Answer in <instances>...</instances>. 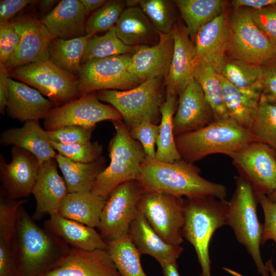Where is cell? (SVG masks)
I'll list each match as a JSON object with an SVG mask.
<instances>
[{
	"label": "cell",
	"instance_id": "f907efd6",
	"mask_svg": "<svg viewBox=\"0 0 276 276\" xmlns=\"http://www.w3.org/2000/svg\"><path fill=\"white\" fill-rule=\"evenodd\" d=\"M9 72L0 64V112L4 114L6 111L8 98V79Z\"/></svg>",
	"mask_w": 276,
	"mask_h": 276
},
{
	"label": "cell",
	"instance_id": "f5cc1de1",
	"mask_svg": "<svg viewBox=\"0 0 276 276\" xmlns=\"http://www.w3.org/2000/svg\"><path fill=\"white\" fill-rule=\"evenodd\" d=\"M164 276H180L176 261L160 265Z\"/></svg>",
	"mask_w": 276,
	"mask_h": 276
},
{
	"label": "cell",
	"instance_id": "ba28073f",
	"mask_svg": "<svg viewBox=\"0 0 276 276\" xmlns=\"http://www.w3.org/2000/svg\"><path fill=\"white\" fill-rule=\"evenodd\" d=\"M251 10L244 7L233 8L227 14L226 54L232 59L263 65L276 58V46L257 27Z\"/></svg>",
	"mask_w": 276,
	"mask_h": 276
},
{
	"label": "cell",
	"instance_id": "cb8c5ba5",
	"mask_svg": "<svg viewBox=\"0 0 276 276\" xmlns=\"http://www.w3.org/2000/svg\"><path fill=\"white\" fill-rule=\"evenodd\" d=\"M88 13L80 0H62L40 20L53 39L85 36Z\"/></svg>",
	"mask_w": 276,
	"mask_h": 276
},
{
	"label": "cell",
	"instance_id": "9a60e30c",
	"mask_svg": "<svg viewBox=\"0 0 276 276\" xmlns=\"http://www.w3.org/2000/svg\"><path fill=\"white\" fill-rule=\"evenodd\" d=\"M20 37L13 57L3 66L9 72L21 65L49 58V47L52 37L40 19L32 14L24 15L11 20Z\"/></svg>",
	"mask_w": 276,
	"mask_h": 276
},
{
	"label": "cell",
	"instance_id": "6da1fadb",
	"mask_svg": "<svg viewBox=\"0 0 276 276\" xmlns=\"http://www.w3.org/2000/svg\"><path fill=\"white\" fill-rule=\"evenodd\" d=\"M13 248L18 276H43L71 247L38 226L22 205L18 212Z\"/></svg>",
	"mask_w": 276,
	"mask_h": 276
},
{
	"label": "cell",
	"instance_id": "60d3db41",
	"mask_svg": "<svg viewBox=\"0 0 276 276\" xmlns=\"http://www.w3.org/2000/svg\"><path fill=\"white\" fill-rule=\"evenodd\" d=\"M139 7L158 32H171L177 20L171 1L140 0Z\"/></svg>",
	"mask_w": 276,
	"mask_h": 276
},
{
	"label": "cell",
	"instance_id": "f35d334b",
	"mask_svg": "<svg viewBox=\"0 0 276 276\" xmlns=\"http://www.w3.org/2000/svg\"><path fill=\"white\" fill-rule=\"evenodd\" d=\"M249 131L259 142L276 151V104L269 102L262 94Z\"/></svg>",
	"mask_w": 276,
	"mask_h": 276
},
{
	"label": "cell",
	"instance_id": "e575fe53",
	"mask_svg": "<svg viewBox=\"0 0 276 276\" xmlns=\"http://www.w3.org/2000/svg\"><path fill=\"white\" fill-rule=\"evenodd\" d=\"M193 78L200 85L211 106L215 120L230 118L224 101L222 86L215 69L196 61Z\"/></svg>",
	"mask_w": 276,
	"mask_h": 276
},
{
	"label": "cell",
	"instance_id": "db71d44e",
	"mask_svg": "<svg viewBox=\"0 0 276 276\" xmlns=\"http://www.w3.org/2000/svg\"><path fill=\"white\" fill-rule=\"evenodd\" d=\"M88 13L94 12L101 8L106 2V0H80Z\"/></svg>",
	"mask_w": 276,
	"mask_h": 276
},
{
	"label": "cell",
	"instance_id": "d6a6232c",
	"mask_svg": "<svg viewBox=\"0 0 276 276\" xmlns=\"http://www.w3.org/2000/svg\"><path fill=\"white\" fill-rule=\"evenodd\" d=\"M173 2L192 40L201 28L224 11L225 2L221 0H176Z\"/></svg>",
	"mask_w": 276,
	"mask_h": 276
},
{
	"label": "cell",
	"instance_id": "4dcf8cb0",
	"mask_svg": "<svg viewBox=\"0 0 276 276\" xmlns=\"http://www.w3.org/2000/svg\"><path fill=\"white\" fill-rule=\"evenodd\" d=\"M178 99L177 95L166 88V99L160 107L161 119L156 144L155 159L159 162L172 163L181 159L176 147L173 128Z\"/></svg>",
	"mask_w": 276,
	"mask_h": 276
},
{
	"label": "cell",
	"instance_id": "f546056e",
	"mask_svg": "<svg viewBox=\"0 0 276 276\" xmlns=\"http://www.w3.org/2000/svg\"><path fill=\"white\" fill-rule=\"evenodd\" d=\"M106 200L91 191L68 193L58 212L60 216L98 228Z\"/></svg>",
	"mask_w": 276,
	"mask_h": 276
},
{
	"label": "cell",
	"instance_id": "8d00e7d4",
	"mask_svg": "<svg viewBox=\"0 0 276 276\" xmlns=\"http://www.w3.org/2000/svg\"><path fill=\"white\" fill-rule=\"evenodd\" d=\"M136 47L125 44L118 37L114 26L103 35H94L89 40L81 60V65L93 59L116 55H131Z\"/></svg>",
	"mask_w": 276,
	"mask_h": 276
},
{
	"label": "cell",
	"instance_id": "4fadbf2b",
	"mask_svg": "<svg viewBox=\"0 0 276 276\" xmlns=\"http://www.w3.org/2000/svg\"><path fill=\"white\" fill-rule=\"evenodd\" d=\"M106 120H122V117L116 108L102 103L97 93L93 92L53 108L44 119L43 126L46 131L68 125L94 128L98 123Z\"/></svg>",
	"mask_w": 276,
	"mask_h": 276
},
{
	"label": "cell",
	"instance_id": "2e32d148",
	"mask_svg": "<svg viewBox=\"0 0 276 276\" xmlns=\"http://www.w3.org/2000/svg\"><path fill=\"white\" fill-rule=\"evenodd\" d=\"M12 160L7 163L0 156V179L3 190L11 198L19 199L28 197L38 176L40 164L29 151L13 147Z\"/></svg>",
	"mask_w": 276,
	"mask_h": 276
},
{
	"label": "cell",
	"instance_id": "ee69618b",
	"mask_svg": "<svg viewBox=\"0 0 276 276\" xmlns=\"http://www.w3.org/2000/svg\"><path fill=\"white\" fill-rule=\"evenodd\" d=\"M159 131V125L144 122L129 130L130 136L139 142L147 157L155 158V145Z\"/></svg>",
	"mask_w": 276,
	"mask_h": 276
},
{
	"label": "cell",
	"instance_id": "7c38bea8",
	"mask_svg": "<svg viewBox=\"0 0 276 276\" xmlns=\"http://www.w3.org/2000/svg\"><path fill=\"white\" fill-rule=\"evenodd\" d=\"M144 192L136 180L117 187L106 201L98 229L106 243L128 234L138 212V204Z\"/></svg>",
	"mask_w": 276,
	"mask_h": 276
},
{
	"label": "cell",
	"instance_id": "e0dca14e",
	"mask_svg": "<svg viewBox=\"0 0 276 276\" xmlns=\"http://www.w3.org/2000/svg\"><path fill=\"white\" fill-rule=\"evenodd\" d=\"M178 96L173 120L175 136L200 129L215 120L212 108L194 78Z\"/></svg>",
	"mask_w": 276,
	"mask_h": 276
},
{
	"label": "cell",
	"instance_id": "7a4b0ae2",
	"mask_svg": "<svg viewBox=\"0 0 276 276\" xmlns=\"http://www.w3.org/2000/svg\"><path fill=\"white\" fill-rule=\"evenodd\" d=\"M144 191H154L186 198L213 196L225 199V186L202 177L200 170L183 159L164 163L146 156L136 180Z\"/></svg>",
	"mask_w": 276,
	"mask_h": 276
},
{
	"label": "cell",
	"instance_id": "8992f818",
	"mask_svg": "<svg viewBox=\"0 0 276 276\" xmlns=\"http://www.w3.org/2000/svg\"><path fill=\"white\" fill-rule=\"evenodd\" d=\"M236 189L228 204L227 225L233 230L238 242L251 258L261 276H269L261 256L260 246L263 224L257 213V193L252 185L241 176L236 179Z\"/></svg>",
	"mask_w": 276,
	"mask_h": 276
},
{
	"label": "cell",
	"instance_id": "484cf974",
	"mask_svg": "<svg viewBox=\"0 0 276 276\" xmlns=\"http://www.w3.org/2000/svg\"><path fill=\"white\" fill-rule=\"evenodd\" d=\"M44 228L71 248L83 250L107 249V243L95 228L58 213L50 216L44 223Z\"/></svg>",
	"mask_w": 276,
	"mask_h": 276
},
{
	"label": "cell",
	"instance_id": "bcb514c9",
	"mask_svg": "<svg viewBox=\"0 0 276 276\" xmlns=\"http://www.w3.org/2000/svg\"><path fill=\"white\" fill-rule=\"evenodd\" d=\"M257 193L264 216L261 244L264 245L267 241L272 240L276 245V202L264 194Z\"/></svg>",
	"mask_w": 276,
	"mask_h": 276
},
{
	"label": "cell",
	"instance_id": "ab89813d",
	"mask_svg": "<svg viewBox=\"0 0 276 276\" xmlns=\"http://www.w3.org/2000/svg\"><path fill=\"white\" fill-rule=\"evenodd\" d=\"M126 7L125 1H106L101 8L87 18L86 34L94 35L99 32L108 31L116 25Z\"/></svg>",
	"mask_w": 276,
	"mask_h": 276
},
{
	"label": "cell",
	"instance_id": "f1b7e54d",
	"mask_svg": "<svg viewBox=\"0 0 276 276\" xmlns=\"http://www.w3.org/2000/svg\"><path fill=\"white\" fill-rule=\"evenodd\" d=\"M222 86L225 105L231 118L249 130L261 94V86L241 89L218 73Z\"/></svg>",
	"mask_w": 276,
	"mask_h": 276
},
{
	"label": "cell",
	"instance_id": "d6986e66",
	"mask_svg": "<svg viewBox=\"0 0 276 276\" xmlns=\"http://www.w3.org/2000/svg\"><path fill=\"white\" fill-rule=\"evenodd\" d=\"M174 47L170 69L164 84L178 96L193 78L195 48L183 22L177 19L171 31Z\"/></svg>",
	"mask_w": 276,
	"mask_h": 276
},
{
	"label": "cell",
	"instance_id": "680465c9",
	"mask_svg": "<svg viewBox=\"0 0 276 276\" xmlns=\"http://www.w3.org/2000/svg\"><path fill=\"white\" fill-rule=\"evenodd\" d=\"M268 196L271 199L276 202V189L270 195H268Z\"/></svg>",
	"mask_w": 276,
	"mask_h": 276
},
{
	"label": "cell",
	"instance_id": "7dc6e473",
	"mask_svg": "<svg viewBox=\"0 0 276 276\" xmlns=\"http://www.w3.org/2000/svg\"><path fill=\"white\" fill-rule=\"evenodd\" d=\"M251 15L257 27L276 46V4L252 9Z\"/></svg>",
	"mask_w": 276,
	"mask_h": 276
},
{
	"label": "cell",
	"instance_id": "9c48e42d",
	"mask_svg": "<svg viewBox=\"0 0 276 276\" xmlns=\"http://www.w3.org/2000/svg\"><path fill=\"white\" fill-rule=\"evenodd\" d=\"M9 76L35 87L56 107L79 98L78 77L50 58L16 67L9 71Z\"/></svg>",
	"mask_w": 276,
	"mask_h": 276
},
{
	"label": "cell",
	"instance_id": "7402d4cb",
	"mask_svg": "<svg viewBox=\"0 0 276 276\" xmlns=\"http://www.w3.org/2000/svg\"><path fill=\"white\" fill-rule=\"evenodd\" d=\"M228 38L227 14L224 11L194 37L196 61L212 67L219 73L226 58Z\"/></svg>",
	"mask_w": 276,
	"mask_h": 276
},
{
	"label": "cell",
	"instance_id": "277c9868",
	"mask_svg": "<svg viewBox=\"0 0 276 276\" xmlns=\"http://www.w3.org/2000/svg\"><path fill=\"white\" fill-rule=\"evenodd\" d=\"M228 204L225 199L213 196L185 199L182 236L195 250L200 276H211L210 243L215 231L227 225Z\"/></svg>",
	"mask_w": 276,
	"mask_h": 276
},
{
	"label": "cell",
	"instance_id": "ffe728a7",
	"mask_svg": "<svg viewBox=\"0 0 276 276\" xmlns=\"http://www.w3.org/2000/svg\"><path fill=\"white\" fill-rule=\"evenodd\" d=\"M159 34L157 43L137 46L131 55L129 71L142 82L159 77L165 78L168 74L173 52V37L171 32Z\"/></svg>",
	"mask_w": 276,
	"mask_h": 276
},
{
	"label": "cell",
	"instance_id": "83f0119b",
	"mask_svg": "<svg viewBox=\"0 0 276 276\" xmlns=\"http://www.w3.org/2000/svg\"><path fill=\"white\" fill-rule=\"evenodd\" d=\"M114 28L118 37L129 46H152L159 40V32L139 6L126 7Z\"/></svg>",
	"mask_w": 276,
	"mask_h": 276
},
{
	"label": "cell",
	"instance_id": "816d5d0a",
	"mask_svg": "<svg viewBox=\"0 0 276 276\" xmlns=\"http://www.w3.org/2000/svg\"><path fill=\"white\" fill-rule=\"evenodd\" d=\"M276 4V0H234L231 2L233 8L244 7L258 10Z\"/></svg>",
	"mask_w": 276,
	"mask_h": 276
},
{
	"label": "cell",
	"instance_id": "7bdbcfd3",
	"mask_svg": "<svg viewBox=\"0 0 276 276\" xmlns=\"http://www.w3.org/2000/svg\"><path fill=\"white\" fill-rule=\"evenodd\" d=\"M94 128L68 125L52 131H46L51 142L61 144H73L90 141Z\"/></svg>",
	"mask_w": 276,
	"mask_h": 276
},
{
	"label": "cell",
	"instance_id": "836d02e7",
	"mask_svg": "<svg viewBox=\"0 0 276 276\" xmlns=\"http://www.w3.org/2000/svg\"><path fill=\"white\" fill-rule=\"evenodd\" d=\"M92 36L86 35L70 39H52L48 49L49 58L78 77L84 52Z\"/></svg>",
	"mask_w": 276,
	"mask_h": 276
},
{
	"label": "cell",
	"instance_id": "ac0fdd59",
	"mask_svg": "<svg viewBox=\"0 0 276 276\" xmlns=\"http://www.w3.org/2000/svg\"><path fill=\"white\" fill-rule=\"evenodd\" d=\"M43 276H121L107 249L83 250L71 248Z\"/></svg>",
	"mask_w": 276,
	"mask_h": 276
},
{
	"label": "cell",
	"instance_id": "603a6c76",
	"mask_svg": "<svg viewBox=\"0 0 276 276\" xmlns=\"http://www.w3.org/2000/svg\"><path fill=\"white\" fill-rule=\"evenodd\" d=\"M54 104L37 89L9 77L6 111L20 122L45 119Z\"/></svg>",
	"mask_w": 276,
	"mask_h": 276
},
{
	"label": "cell",
	"instance_id": "c3c4849f",
	"mask_svg": "<svg viewBox=\"0 0 276 276\" xmlns=\"http://www.w3.org/2000/svg\"><path fill=\"white\" fill-rule=\"evenodd\" d=\"M262 66V94L269 102L276 104V58Z\"/></svg>",
	"mask_w": 276,
	"mask_h": 276
},
{
	"label": "cell",
	"instance_id": "d590c367",
	"mask_svg": "<svg viewBox=\"0 0 276 276\" xmlns=\"http://www.w3.org/2000/svg\"><path fill=\"white\" fill-rule=\"evenodd\" d=\"M107 243V249L121 276H148L142 266L141 254L128 234Z\"/></svg>",
	"mask_w": 276,
	"mask_h": 276
},
{
	"label": "cell",
	"instance_id": "f6af8a7d",
	"mask_svg": "<svg viewBox=\"0 0 276 276\" xmlns=\"http://www.w3.org/2000/svg\"><path fill=\"white\" fill-rule=\"evenodd\" d=\"M19 42V35L12 21L0 22V64L13 57Z\"/></svg>",
	"mask_w": 276,
	"mask_h": 276
},
{
	"label": "cell",
	"instance_id": "8fae6325",
	"mask_svg": "<svg viewBox=\"0 0 276 276\" xmlns=\"http://www.w3.org/2000/svg\"><path fill=\"white\" fill-rule=\"evenodd\" d=\"M184 204L183 197L146 191L140 199L138 210L166 242L180 245L183 242Z\"/></svg>",
	"mask_w": 276,
	"mask_h": 276
},
{
	"label": "cell",
	"instance_id": "b9f144b4",
	"mask_svg": "<svg viewBox=\"0 0 276 276\" xmlns=\"http://www.w3.org/2000/svg\"><path fill=\"white\" fill-rule=\"evenodd\" d=\"M50 142L54 149L57 151L58 154L76 162L91 163L101 157L102 147L98 142L90 141L73 144Z\"/></svg>",
	"mask_w": 276,
	"mask_h": 276
},
{
	"label": "cell",
	"instance_id": "681fc988",
	"mask_svg": "<svg viewBox=\"0 0 276 276\" xmlns=\"http://www.w3.org/2000/svg\"><path fill=\"white\" fill-rule=\"evenodd\" d=\"M32 0H1L0 1V22L11 21L26 6L36 3Z\"/></svg>",
	"mask_w": 276,
	"mask_h": 276
},
{
	"label": "cell",
	"instance_id": "44dd1931",
	"mask_svg": "<svg viewBox=\"0 0 276 276\" xmlns=\"http://www.w3.org/2000/svg\"><path fill=\"white\" fill-rule=\"evenodd\" d=\"M57 165L55 158L40 165L32 191L36 200L32 217L34 220L58 213L61 204L68 193L64 179L58 173Z\"/></svg>",
	"mask_w": 276,
	"mask_h": 276
},
{
	"label": "cell",
	"instance_id": "11a10c76",
	"mask_svg": "<svg viewBox=\"0 0 276 276\" xmlns=\"http://www.w3.org/2000/svg\"><path fill=\"white\" fill-rule=\"evenodd\" d=\"M58 2L55 0H43L39 1V8L41 12H45L49 10L54 5Z\"/></svg>",
	"mask_w": 276,
	"mask_h": 276
},
{
	"label": "cell",
	"instance_id": "5b68a950",
	"mask_svg": "<svg viewBox=\"0 0 276 276\" xmlns=\"http://www.w3.org/2000/svg\"><path fill=\"white\" fill-rule=\"evenodd\" d=\"M112 123L116 132L108 145L110 162L97 177L91 189L106 200L118 186L138 179L146 158L142 146L132 138L124 122Z\"/></svg>",
	"mask_w": 276,
	"mask_h": 276
},
{
	"label": "cell",
	"instance_id": "52a82bcc",
	"mask_svg": "<svg viewBox=\"0 0 276 276\" xmlns=\"http://www.w3.org/2000/svg\"><path fill=\"white\" fill-rule=\"evenodd\" d=\"M164 82L165 78L159 77L129 90H101L96 93L100 101L109 104L119 111L130 130L144 122L157 124L161 119Z\"/></svg>",
	"mask_w": 276,
	"mask_h": 276
},
{
	"label": "cell",
	"instance_id": "74e56055",
	"mask_svg": "<svg viewBox=\"0 0 276 276\" xmlns=\"http://www.w3.org/2000/svg\"><path fill=\"white\" fill-rule=\"evenodd\" d=\"M218 74L236 87L248 89L261 86L263 66L226 57Z\"/></svg>",
	"mask_w": 276,
	"mask_h": 276
},
{
	"label": "cell",
	"instance_id": "30bf717a",
	"mask_svg": "<svg viewBox=\"0 0 276 276\" xmlns=\"http://www.w3.org/2000/svg\"><path fill=\"white\" fill-rule=\"evenodd\" d=\"M130 57L116 55L82 64L78 75L79 97L101 90H129L143 83L129 71Z\"/></svg>",
	"mask_w": 276,
	"mask_h": 276
},
{
	"label": "cell",
	"instance_id": "3957f363",
	"mask_svg": "<svg viewBox=\"0 0 276 276\" xmlns=\"http://www.w3.org/2000/svg\"><path fill=\"white\" fill-rule=\"evenodd\" d=\"M254 142L259 141L231 118L214 120L200 129L175 136L181 158L192 164L215 153L231 157Z\"/></svg>",
	"mask_w": 276,
	"mask_h": 276
},
{
	"label": "cell",
	"instance_id": "5bb4252c",
	"mask_svg": "<svg viewBox=\"0 0 276 276\" xmlns=\"http://www.w3.org/2000/svg\"><path fill=\"white\" fill-rule=\"evenodd\" d=\"M241 177L257 193L270 195L276 189V151L260 142H252L232 155Z\"/></svg>",
	"mask_w": 276,
	"mask_h": 276
},
{
	"label": "cell",
	"instance_id": "1f68e13d",
	"mask_svg": "<svg viewBox=\"0 0 276 276\" xmlns=\"http://www.w3.org/2000/svg\"><path fill=\"white\" fill-rule=\"evenodd\" d=\"M63 175L68 193L91 191L98 175L105 169V159L93 163L76 162L57 153L55 157Z\"/></svg>",
	"mask_w": 276,
	"mask_h": 276
},
{
	"label": "cell",
	"instance_id": "9f6ffc18",
	"mask_svg": "<svg viewBox=\"0 0 276 276\" xmlns=\"http://www.w3.org/2000/svg\"><path fill=\"white\" fill-rule=\"evenodd\" d=\"M265 264L269 271V276H276V270L273 264L272 259H269Z\"/></svg>",
	"mask_w": 276,
	"mask_h": 276
},
{
	"label": "cell",
	"instance_id": "d4e9b609",
	"mask_svg": "<svg viewBox=\"0 0 276 276\" xmlns=\"http://www.w3.org/2000/svg\"><path fill=\"white\" fill-rule=\"evenodd\" d=\"M128 234L141 255L151 256L159 265L177 261L183 251L181 245L166 242L139 210L130 225Z\"/></svg>",
	"mask_w": 276,
	"mask_h": 276
},
{
	"label": "cell",
	"instance_id": "6f0895ef",
	"mask_svg": "<svg viewBox=\"0 0 276 276\" xmlns=\"http://www.w3.org/2000/svg\"><path fill=\"white\" fill-rule=\"evenodd\" d=\"M127 7H132L139 6L140 1L139 0H126Z\"/></svg>",
	"mask_w": 276,
	"mask_h": 276
},
{
	"label": "cell",
	"instance_id": "4316f807",
	"mask_svg": "<svg viewBox=\"0 0 276 276\" xmlns=\"http://www.w3.org/2000/svg\"><path fill=\"white\" fill-rule=\"evenodd\" d=\"M38 121H29L21 127L5 129L1 134L0 142L3 145H13L29 151L36 157L41 165L55 158L57 153L51 145L46 131Z\"/></svg>",
	"mask_w": 276,
	"mask_h": 276
}]
</instances>
